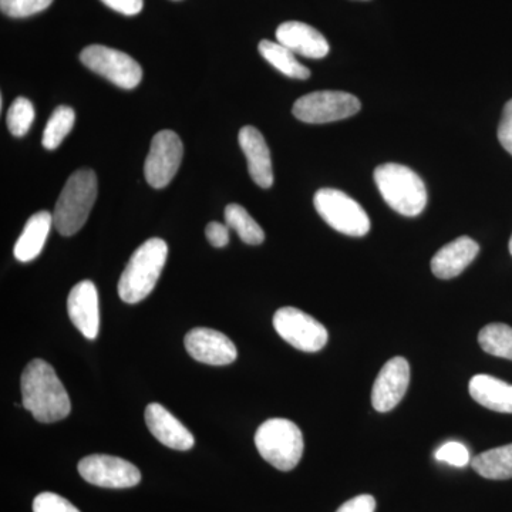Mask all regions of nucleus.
Masks as SVG:
<instances>
[{
	"instance_id": "1",
	"label": "nucleus",
	"mask_w": 512,
	"mask_h": 512,
	"mask_svg": "<svg viewBox=\"0 0 512 512\" xmlns=\"http://www.w3.org/2000/svg\"><path fill=\"white\" fill-rule=\"evenodd\" d=\"M22 404L40 423H56L72 412L69 394L52 365L35 359L20 377Z\"/></svg>"
},
{
	"instance_id": "2",
	"label": "nucleus",
	"mask_w": 512,
	"mask_h": 512,
	"mask_svg": "<svg viewBox=\"0 0 512 512\" xmlns=\"http://www.w3.org/2000/svg\"><path fill=\"white\" fill-rule=\"evenodd\" d=\"M168 245L164 239L150 238L131 255L119 281L121 301H144L156 288L158 278L167 262Z\"/></svg>"
},
{
	"instance_id": "3",
	"label": "nucleus",
	"mask_w": 512,
	"mask_h": 512,
	"mask_svg": "<svg viewBox=\"0 0 512 512\" xmlns=\"http://www.w3.org/2000/svg\"><path fill=\"white\" fill-rule=\"evenodd\" d=\"M97 188V175L90 168L70 175L53 212L60 235L72 237L84 227L97 200Z\"/></svg>"
},
{
	"instance_id": "4",
	"label": "nucleus",
	"mask_w": 512,
	"mask_h": 512,
	"mask_svg": "<svg viewBox=\"0 0 512 512\" xmlns=\"http://www.w3.org/2000/svg\"><path fill=\"white\" fill-rule=\"evenodd\" d=\"M375 183L392 210L417 217L427 205V188L420 175L402 164H383L375 170Z\"/></svg>"
},
{
	"instance_id": "5",
	"label": "nucleus",
	"mask_w": 512,
	"mask_h": 512,
	"mask_svg": "<svg viewBox=\"0 0 512 512\" xmlns=\"http://www.w3.org/2000/svg\"><path fill=\"white\" fill-rule=\"evenodd\" d=\"M255 446L265 461L281 471L298 466L305 450L301 429L286 419L264 421L256 430Z\"/></svg>"
},
{
	"instance_id": "6",
	"label": "nucleus",
	"mask_w": 512,
	"mask_h": 512,
	"mask_svg": "<svg viewBox=\"0 0 512 512\" xmlns=\"http://www.w3.org/2000/svg\"><path fill=\"white\" fill-rule=\"evenodd\" d=\"M316 211L326 224L349 237H365L370 231V218L359 202L343 191L322 188L313 198Z\"/></svg>"
},
{
	"instance_id": "7",
	"label": "nucleus",
	"mask_w": 512,
	"mask_h": 512,
	"mask_svg": "<svg viewBox=\"0 0 512 512\" xmlns=\"http://www.w3.org/2000/svg\"><path fill=\"white\" fill-rule=\"evenodd\" d=\"M362 109L360 100L353 94L323 90L306 94L293 104L296 119L309 124L333 123L349 119Z\"/></svg>"
},
{
	"instance_id": "8",
	"label": "nucleus",
	"mask_w": 512,
	"mask_h": 512,
	"mask_svg": "<svg viewBox=\"0 0 512 512\" xmlns=\"http://www.w3.org/2000/svg\"><path fill=\"white\" fill-rule=\"evenodd\" d=\"M80 60L87 69L121 89H136L143 79V69L133 57L111 47L92 45L80 53Z\"/></svg>"
},
{
	"instance_id": "9",
	"label": "nucleus",
	"mask_w": 512,
	"mask_h": 512,
	"mask_svg": "<svg viewBox=\"0 0 512 512\" xmlns=\"http://www.w3.org/2000/svg\"><path fill=\"white\" fill-rule=\"evenodd\" d=\"M274 328L285 342L302 352H319L329 339L328 330L319 320L292 306L276 311Z\"/></svg>"
},
{
	"instance_id": "10",
	"label": "nucleus",
	"mask_w": 512,
	"mask_h": 512,
	"mask_svg": "<svg viewBox=\"0 0 512 512\" xmlns=\"http://www.w3.org/2000/svg\"><path fill=\"white\" fill-rule=\"evenodd\" d=\"M184 146L178 134L171 130L157 133L151 140L150 153L144 164V175L151 187H167L178 173L183 161Z\"/></svg>"
},
{
	"instance_id": "11",
	"label": "nucleus",
	"mask_w": 512,
	"mask_h": 512,
	"mask_svg": "<svg viewBox=\"0 0 512 512\" xmlns=\"http://www.w3.org/2000/svg\"><path fill=\"white\" fill-rule=\"evenodd\" d=\"M77 470L84 481L101 488H131L141 481L140 470L134 464L106 454L84 457Z\"/></svg>"
},
{
	"instance_id": "12",
	"label": "nucleus",
	"mask_w": 512,
	"mask_h": 512,
	"mask_svg": "<svg viewBox=\"0 0 512 512\" xmlns=\"http://www.w3.org/2000/svg\"><path fill=\"white\" fill-rule=\"evenodd\" d=\"M188 355L197 362L211 366H227L235 362L238 350L234 342L215 329L195 328L184 339Z\"/></svg>"
},
{
	"instance_id": "13",
	"label": "nucleus",
	"mask_w": 512,
	"mask_h": 512,
	"mask_svg": "<svg viewBox=\"0 0 512 512\" xmlns=\"http://www.w3.org/2000/svg\"><path fill=\"white\" fill-rule=\"evenodd\" d=\"M410 365L404 357H393L377 375L373 384L372 404L376 412L387 413L397 406L409 389Z\"/></svg>"
},
{
	"instance_id": "14",
	"label": "nucleus",
	"mask_w": 512,
	"mask_h": 512,
	"mask_svg": "<svg viewBox=\"0 0 512 512\" xmlns=\"http://www.w3.org/2000/svg\"><path fill=\"white\" fill-rule=\"evenodd\" d=\"M67 313L84 338L94 340L99 336V292L92 281L73 286L67 298Z\"/></svg>"
},
{
	"instance_id": "15",
	"label": "nucleus",
	"mask_w": 512,
	"mask_h": 512,
	"mask_svg": "<svg viewBox=\"0 0 512 512\" xmlns=\"http://www.w3.org/2000/svg\"><path fill=\"white\" fill-rule=\"evenodd\" d=\"M144 417L150 433L165 447L178 451H188L194 447L191 431L161 404H148Z\"/></svg>"
},
{
	"instance_id": "16",
	"label": "nucleus",
	"mask_w": 512,
	"mask_h": 512,
	"mask_svg": "<svg viewBox=\"0 0 512 512\" xmlns=\"http://www.w3.org/2000/svg\"><path fill=\"white\" fill-rule=\"evenodd\" d=\"M238 141L247 157L249 175L254 183L261 188H271L274 184L271 151L261 131L252 126L242 127Z\"/></svg>"
},
{
	"instance_id": "17",
	"label": "nucleus",
	"mask_w": 512,
	"mask_h": 512,
	"mask_svg": "<svg viewBox=\"0 0 512 512\" xmlns=\"http://www.w3.org/2000/svg\"><path fill=\"white\" fill-rule=\"evenodd\" d=\"M276 40L288 47L295 55L308 59H323L328 56L330 47L326 37L303 22H285L276 29Z\"/></svg>"
},
{
	"instance_id": "18",
	"label": "nucleus",
	"mask_w": 512,
	"mask_h": 512,
	"mask_svg": "<svg viewBox=\"0 0 512 512\" xmlns=\"http://www.w3.org/2000/svg\"><path fill=\"white\" fill-rule=\"evenodd\" d=\"M480 247L470 237L454 239L450 244L444 245L431 259V271L440 279H451L463 274L471 262L476 259Z\"/></svg>"
},
{
	"instance_id": "19",
	"label": "nucleus",
	"mask_w": 512,
	"mask_h": 512,
	"mask_svg": "<svg viewBox=\"0 0 512 512\" xmlns=\"http://www.w3.org/2000/svg\"><path fill=\"white\" fill-rule=\"evenodd\" d=\"M53 225H55V220L50 212L40 211L32 215L16 241L15 249H13L15 258L26 264L42 254Z\"/></svg>"
},
{
	"instance_id": "20",
	"label": "nucleus",
	"mask_w": 512,
	"mask_h": 512,
	"mask_svg": "<svg viewBox=\"0 0 512 512\" xmlns=\"http://www.w3.org/2000/svg\"><path fill=\"white\" fill-rule=\"evenodd\" d=\"M471 397L485 409L512 413V384L490 375H477L468 384Z\"/></svg>"
},
{
	"instance_id": "21",
	"label": "nucleus",
	"mask_w": 512,
	"mask_h": 512,
	"mask_svg": "<svg viewBox=\"0 0 512 512\" xmlns=\"http://www.w3.org/2000/svg\"><path fill=\"white\" fill-rule=\"evenodd\" d=\"M471 464L481 477L488 480L512 478V443L478 454Z\"/></svg>"
},
{
	"instance_id": "22",
	"label": "nucleus",
	"mask_w": 512,
	"mask_h": 512,
	"mask_svg": "<svg viewBox=\"0 0 512 512\" xmlns=\"http://www.w3.org/2000/svg\"><path fill=\"white\" fill-rule=\"evenodd\" d=\"M258 49L266 62L271 63L276 70L284 73L285 76L299 80H306L311 76L308 67L299 63L295 53L289 50L288 47L281 45V43L262 40L259 43Z\"/></svg>"
},
{
	"instance_id": "23",
	"label": "nucleus",
	"mask_w": 512,
	"mask_h": 512,
	"mask_svg": "<svg viewBox=\"0 0 512 512\" xmlns=\"http://www.w3.org/2000/svg\"><path fill=\"white\" fill-rule=\"evenodd\" d=\"M225 222L229 228L237 231L239 238L248 245H261L265 241L264 229L249 215L244 207L229 204L225 208Z\"/></svg>"
},
{
	"instance_id": "24",
	"label": "nucleus",
	"mask_w": 512,
	"mask_h": 512,
	"mask_svg": "<svg viewBox=\"0 0 512 512\" xmlns=\"http://www.w3.org/2000/svg\"><path fill=\"white\" fill-rule=\"evenodd\" d=\"M478 343L488 355L512 360V328L504 323H491L480 330Z\"/></svg>"
},
{
	"instance_id": "25",
	"label": "nucleus",
	"mask_w": 512,
	"mask_h": 512,
	"mask_svg": "<svg viewBox=\"0 0 512 512\" xmlns=\"http://www.w3.org/2000/svg\"><path fill=\"white\" fill-rule=\"evenodd\" d=\"M74 121H76V113H74L72 107H57L49 121H47L45 131H43V147L46 150H56L63 143L67 134L72 131Z\"/></svg>"
},
{
	"instance_id": "26",
	"label": "nucleus",
	"mask_w": 512,
	"mask_h": 512,
	"mask_svg": "<svg viewBox=\"0 0 512 512\" xmlns=\"http://www.w3.org/2000/svg\"><path fill=\"white\" fill-rule=\"evenodd\" d=\"M33 121H35V107L32 101L25 97H18L9 107L8 117H6L10 133L15 137L25 136L32 127Z\"/></svg>"
},
{
	"instance_id": "27",
	"label": "nucleus",
	"mask_w": 512,
	"mask_h": 512,
	"mask_svg": "<svg viewBox=\"0 0 512 512\" xmlns=\"http://www.w3.org/2000/svg\"><path fill=\"white\" fill-rule=\"evenodd\" d=\"M53 0H0V9L10 18H29L43 12Z\"/></svg>"
},
{
	"instance_id": "28",
	"label": "nucleus",
	"mask_w": 512,
	"mask_h": 512,
	"mask_svg": "<svg viewBox=\"0 0 512 512\" xmlns=\"http://www.w3.org/2000/svg\"><path fill=\"white\" fill-rule=\"evenodd\" d=\"M33 512H80L69 500L55 493H42L33 500Z\"/></svg>"
},
{
	"instance_id": "29",
	"label": "nucleus",
	"mask_w": 512,
	"mask_h": 512,
	"mask_svg": "<svg viewBox=\"0 0 512 512\" xmlns=\"http://www.w3.org/2000/svg\"><path fill=\"white\" fill-rule=\"evenodd\" d=\"M437 460L454 467H466L470 463V453L464 444L448 441L436 451Z\"/></svg>"
},
{
	"instance_id": "30",
	"label": "nucleus",
	"mask_w": 512,
	"mask_h": 512,
	"mask_svg": "<svg viewBox=\"0 0 512 512\" xmlns=\"http://www.w3.org/2000/svg\"><path fill=\"white\" fill-rule=\"evenodd\" d=\"M498 140L505 151L512 156V99L505 104L500 127H498Z\"/></svg>"
},
{
	"instance_id": "31",
	"label": "nucleus",
	"mask_w": 512,
	"mask_h": 512,
	"mask_svg": "<svg viewBox=\"0 0 512 512\" xmlns=\"http://www.w3.org/2000/svg\"><path fill=\"white\" fill-rule=\"evenodd\" d=\"M205 235L212 247L224 248L229 242V227L221 222H210L205 228Z\"/></svg>"
},
{
	"instance_id": "32",
	"label": "nucleus",
	"mask_w": 512,
	"mask_h": 512,
	"mask_svg": "<svg viewBox=\"0 0 512 512\" xmlns=\"http://www.w3.org/2000/svg\"><path fill=\"white\" fill-rule=\"evenodd\" d=\"M375 510V497L369 494H363L346 501L345 504L340 505L339 510L336 512H375Z\"/></svg>"
},
{
	"instance_id": "33",
	"label": "nucleus",
	"mask_w": 512,
	"mask_h": 512,
	"mask_svg": "<svg viewBox=\"0 0 512 512\" xmlns=\"http://www.w3.org/2000/svg\"><path fill=\"white\" fill-rule=\"evenodd\" d=\"M101 2L126 16L138 15L144 6V0H101Z\"/></svg>"
},
{
	"instance_id": "34",
	"label": "nucleus",
	"mask_w": 512,
	"mask_h": 512,
	"mask_svg": "<svg viewBox=\"0 0 512 512\" xmlns=\"http://www.w3.org/2000/svg\"><path fill=\"white\" fill-rule=\"evenodd\" d=\"M510 252H511V255H512V237L510 239Z\"/></svg>"
}]
</instances>
